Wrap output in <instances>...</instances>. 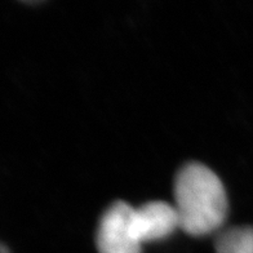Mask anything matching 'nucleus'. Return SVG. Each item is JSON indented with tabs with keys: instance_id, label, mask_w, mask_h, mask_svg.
Here are the masks:
<instances>
[{
	"instance_id": "obj_2",
	"label": "nucleus",
	"mask_w": 253,
	"mask_h": 253,
	"mask_svg": "<svg viewBox=\"0 0 253 253\" xmlns=\"http://www.w3.org/2000/svg\"><path fill=\"white\" fill-rule=\"evenodd\" d=\"M145 244L136 207L117 202L103 213L97 233L100 253H142Z\"/></svg>"
},
{
	"instance_id": "obj_4",
	"label": "nucleus",
	"mask_w": 253,
	"mask_h": 253,
	"mask_svg": "<svg viewBox=\"0 0 253 253\" xmlns=\"http://www.w3.org/2000/svg\"><path fill=\"white\" fill-rule=\"evenodd\" d=\"M217 253H253V226L233 227L216 240Z\"/></svg>"
},
{
	"instance_id": "obj_5",
	"label": "nucleus",
	"mask_w": 253,
	"mask_h": 253,
	"mask_svg": "<svg viewBox=\"0 0 253 253\" xmlns=\"http://www.w3.org/2000/svg\"><path fill=\"white\" fill-rule=\"evenodd\" d=\"M0 253H12V252H10V250L5 246V244L0 242Z\"/></svg>"
},
{
	"instance_id": "obj_1",
	"label": "nucleus",
	"mask_w": 253,
	"mask_h": 253,
	"mask_svg": "<svg viewBox=\"0 0 253 253\" xmlns=\"http://www.w3.org/2000/svg\"><path fill=\"white\" fill-rule=\"evenodd\" d=\"M174 199L178 227L194 237L216 231L227 216L222 182L213 170L200 163L187 164L178 172Z\"/></svg>"
},
{
	"instance_id": "obj_3",
	"label": "nucleus",
	"mask_w": 253,
	"mask_h": 253,
	"mask_svg": "<svg viewBox=\"0 0 253 253\" xmlns=\"http://www.w3.org/2000/svg\"><path fill=\"white\" fill-rule=\"evenodd\" d=\"M136 211L145 243L164 239L178 229V218L172 204L158 200L137 207Z\"/></svg>"
}]
</instances>
